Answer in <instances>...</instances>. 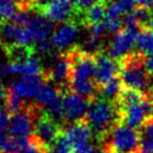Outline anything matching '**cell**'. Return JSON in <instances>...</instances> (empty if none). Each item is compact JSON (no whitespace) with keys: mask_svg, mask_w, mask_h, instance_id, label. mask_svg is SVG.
<instances>
[{"mask_svg":"<svg viewBox=\"0 0 153 153\" xmlns=\"http://www.w3.org/2000/svg\"><path fill=\"white\" fill-rule=\"evenodd\" d=\"M67 53L71 61L70 90L94 100L99 96V87L96 83V55L85 52L78 45Z\"/></svg>","mask_w":153,"mask_h":153,"instance_id":"obj_1","label":"cell"},{"mask_svg":"<svg viewBox=\"0 0 153 153\" xmlns=\"http://www.w3.org/2000/svg\"><path fill=\"white\" fill-rule=\"evenodd\" d=\"M120 78L125 88H129L143 94L153 95V83L144 64V55L133 52L118 61Z\"/></svg>","mask_w":153,"mask_h":153,"instance_id":"obj_2","label":"cell"},{"mask_svg":"<svg viewBox=\"0 0 153 153\" xmlns=\"http://www.w3.org/2000/svg\"><path fill=\"white\" fill-rule=\"evenodd\" d=\"M86 120L90 125L95 137L101 142L120 122L118 108L115 102L98 96L90 101Z\"/></svg>","mask_w":153,"mask_h":153,"instance_id":"obj_3","label":"cell"},{"mask_svg":"<svg viewBox=\"0 0 153 153\" xmlns=\"http://www.w3.org/2000/svg\"><path fill=\"white\" fill-rule=\"evenodd\" d=\"M99 143L100 148L107 150L109 153H137L139 132L118 122Z\"/></svg>","mask_w":153,"mask_h":153,"instance_id":"obj_4","label":"cell"},{"mask_svg":"<svg viewBox=\"0 0 153 153\" xmlns=\"http://www.w3.org/2000/svg\"><path fill=\"white\" fill-rule=\"evenodd\" d=\"M42 113L36 102H28L23 110L10 116L8 134L17 140L32 137L36 120Z\"/></svg>","mask_w":153,"mask_h":153,"instance_id":"obj_5","label":"cell"},{"mask_svg":"<svg viewBox=\"0 0 153 153\" xmlns=\"http://www.w3.org/2000/svg\"><path fill=\"white\" fill-rule=\"evenodd\" d=\"M62 132L63 129L60 123L46 113L42 111L36 120L32 137L41 145L45 152L48 153L52 151L53 144Z\"/></svg>","mask_w":153,"mask_h":153,"instance_id":"obj_6","label":"cell"},{"mask_svg":"<svg viewBox=\"0 0 153 153\" xmlns=\"http://www.w3.org/2000/svg\"><path fill=\"white\" fill-rule=\"evenodd\" d=\"M90 100L78 95L72 90L67 91L63 95V122L71 125L76 122L86 118Z\"/></svg>","mask_w":153,"mask_h":153,"instance_id":"obj_7","label":"cell"},{"mask_svg":"<svg viewBox=\"0 0 153 153\" xmlns=\"http://www.w3.org/2000/svg\"><path fill=\"white\" fill-rule=\"evenodd\" d=\"M140 30L141 29L123 27L120 32L114 35L111 42L108 45L107 53L117 61L133 53V48L136 44V38Z\"/></svg>","mask_w":153,"mask_h":153,"instance_id":"obj_8","label":"cell"},{"mask_svg":"<svg viewBox=\"0 0 153 153\" xmlns=\"http://www.w3.org/2000/svg\"><path fill=\"white\" fill-rule=\"evenodd\" d=\"M80 33V23L70 20L57 25L51 37L54 48L60 53H67L76 46V41Z\"/></svg>","mask_w":153,"mask_h":153,"instance_id":"obj_9","label":"cell"},{"mask_svg":"<svg viewBox=\"0 0 153 153\" xmlns=\"http://www.w3.org/2000/svg\"><path fill=\"white\" fill-rule=\"evenodd\" d=\"M50 22L65 23L74 20V17L79 16L76 8L74 0H50L42 9L37 10Z\"/></svg>","mask_w":153,"mask_h":153,"instance_id":"obj_10","label":"cell"},{"mask_svg":"<svg viewBox=\"0 0 153 153\" xmlns=\"http://www.w3.org/2000/svg\"><path fill=\"white\" fill-rule=\"evenodd\" d=\"M0 45L2 48L13 45L34 48V41L26 27L19 26L13 22H6L0 29Z\"/></svg>","mask_w":153,"mask_h":153,"instance_id":"obj_11","label":"cell"},{"mask_svg":"<svg viewBox=\"0 0 153 153\" xmlns=\"http://www.w3.org/2000/svg\"><path fill=\"white\" fill-rule=\"evenodd\" d=\"M45 78L56 85L65 94L70 90V79H71V61L68 53H60L52 68L46 71Z\"/></svg>","mask_w":153,"mask_h":153,"instance_id":"obj_12","label":"cell"},{"mask_svg":"<svg viewBox=\"0 0 153 153\" xmlns=\"http://www.w3.org/2000/svg\"><path fill=\"white\" fill-rule=\"evenodd\" d=\"M64 133L71 143L74 153L81 152L85 149L91 146V140L95 136L86 118L69 125L67 128H64Z\"/></svg>","mask_w":153,"mask_h":153,"instance_id":"obj_13","label":"cell"},{"mask_svg":"<svg viewBox=\"0 0 153 153\" xmlns=\"http://www.w3.org/2000/svg\"><path fill=\"white\" fill-rule=\"evenodd\" d=\"M120 62L105 51L96 54V83L100 88L107 82L120 76Z\"/></svg>","mask_w":153,"mask_h":153,"instance_id":"obj_14","label":"cell"},{"mask_svg":"<svg viewBox=\"0 0 153 153\" xmlns=\"http://www.w3.org/2000/svg\"><path fill=\"white\" fill-rule=\"evenodd\" d=\"M24 27L28 29L29 34L32 35V38L34 41V44L44 41V39H50V36L53 35V32H54L52 22L45 18L36 9H32L28 23Z\"/></svg>","mask_w":153,"mask_h":153,"instance_id":"obj_15","label":"cell"},{"mask_svg":"<svg viewBox=\"0 0 153 153\" xmlns=\"http://www.w3.org/2000/svg\"><path fill=\"white\" fill-rule=\"evenodd\" d=\"M44 78L20 76L17 80L11 83L9 88L24 100H32L34 98H37L41 87L43 85Z\"/></svg>","mask_w":153,"mask_h":153,"instance_id":"obj_16","label":"cell"},{"mask_svg":"<svg viewBox=\"0 0 153 153\" xmlns=\"http://www.w3.org/2000/svg\"><path fill=\"white\" fill-rule=\"evenodd\" d=\"M107 8H108V2L106 0H102L100 2H97L94 6H91L81 15L82 25L86 27L91 25L104 23L106 16H107Z\"/></svg>","mask_w":153,"mask_h":153,"instance_id":"obj_17","label":"cell"},{"mask_svg":"<svg viewBox=\"0 0 153 153\" xmlns=\"http://www.w3.org/2000/svg\"><path fill=\"white\" fill-rule=\"evenodd\" d=\"M139 152L153 153V115L139 128Z\"/></svg>","mask_w":153,"mask_h":153,"instance_id":"obj_18","label":"cell"},{"mask_svg":"<svg viewBox=\"0 0 153 153\" xmlns=\"http://www.w3.org/2000/svg\"><path fill=\"white\" fill-rule=\"evenodd\" d=\"M136 52L144 56L153 55V30L149 27H143L139 32L136 38Z\"/></svg>","mask_w":153,"mask_h":153,"instance_id":"obj_19","label":"cell"},{"mask_svg":"<svg viewBox=\"0 0 153 153\" xmlns=\"http://www.w3.org/2000/svg\"><path fill=\"white\" fill-rule=\"evenodd\" d=\"M123 88H124V86L120 81V78L117 76V78H115L111 81L107 82L106 85H104V86H101L99 88V96L116 104V101L118 99Z\"/></svg>","mask_w":153,"mask_h":153,"instance_id":"obj_20","label":"cell"},{"mask_svg":"<svg viewBox=\"0 0 153 153\" xmlns=\"http://www.w3.org/2000/svg\"><path fill=\"white\" fill-rule=\"evenodd\" d=\"M46 74V71L44 70L43 64L41 60L35 55L27 59L23 63V70H22V76H37V78H44Z\"/></svg>","mask_w":153,"mask_h":153,"instance_id":"obj_21","label":"cell"},{"mask_svg":"<svg viewBox=\"0 0 153 153\" xmlns=\"http://www.w3.org/2000/svg\"><path fill=\"white\" fill-rule=\"evenodd\" d=\"M26 105L27 104H26V101L23 98H20L10 88H8L7 97H6L5 108L10 115H14L16 113H18V111H20V110H23L26 107Z\"/></svg>","mask_w":153,"mask_h":153,"instance_id":"obj_22","label":"cell"},{"mask_svg":"<svg viewBox=\"0 0 153 153\" xmlns=\"http://www.w3.org/2000/svg\"><path fill=\"white\" fill-rule=\"evenodd\" d=\"M19 10L20 8L16 0H0V19L2 23L10 22Z\"/></svg>","mask_w":153,"mask_h":153,"instance_id":"obj_23","label":"cell"},{"mask_svg":"<svg viewBox=\"0 0 153 153\" xmlns=\"http://www.w3.org/2000/svg\"><path fill=\"white\" fill-rule=\"evenodd\" d=\"M52 150L57 153H74V150L72 148L71 143L69 142L67 135L64 133V129H63L62 133L59 135L56 141L54 142Z\"/></svg>","mask_w":153,"mask_h":153,"instance_id":"obj_24","label":"cell"},{"mask_svg":"<svg viewBox=\"0 0 153 153\" xmlns=\"http://www.w3.org/2000/svg\"><path fill=\"white\" fill-rule=\"evenodd\" d=\"M104 25H105L108 33L116 34L123 28V18H115V17L106 16L105 20H104Z\"/></svg>","mask_w":153,"mask_h":153,"instance_id":"obj_25","label":"cell"},{"mask_svg":"<svg viewBox=\"0 0 153 153\" xmlns=\"http://www.w3.org/2000/svg\"><path fill=\"white\" fill-rule=\"evenodd\" d=\"M53 48H54V46H53L51 38L50 39H44V41H41L38 43L34 44V53L39 54V55L50 54V52L52 51Z\"/></svg>","mask_w":153,"mask_h":153,"instance_id":"obj_26","label":"cell"},{"mask_svg":"<svg viewBox=\"0 0 153 153\" xmlns=\"http://www.w3.org/2000/svg\"><path fill=\"white\" fill-rule=\"evenodd\" d=\"M87 28H88V32H89V36H92V37L104 41L105 34H106V32H107V29H106L104 23L91 25V26H88Z\"/></svg>","mask_w":153,"mask_h":153,"instance_id":"obj_27","label":"cell"},{"mask_svg":"<svg viewBox=\"0 0 153 153\" xmlns=\"http://www.w3.org/2000/svg\"><path fill=\"white\" fill-rule=\"evenodd\" d=\"M11 115L7 111L5 107H0V134H6L8 132Z\"/></svg>","mask_w":153,"mask_h":153,"instance_id":"obj_28","label":"cell"},{"mask_svg":"<svg viewBox=\"0 0 153 153\" xmlns=\"http://www.w3.org/2000/svg\"><path fill=\"white\" fill-rule=\"evenodd\" d=\"M100 1H102V0H74L78 15L79 16L82 15L88 8H90L91 6H94L97 2H100Z\"/></svg>","mask_w":153,"mask_h":153,"instance_id":"obj_29","label":"cell"},{"mask_svg":"<svg viewBox=\"0 0 153 153\" xmlns=\"http://www.w3.org/2000/svg\"><path fill=\"white\" fill-rule=\"evenodd\" d=\"M7 90L5 88L4 81H2V78L0 76V107H5L6 104V97H7Z\"/></svg>","mask_w":153,"mask_h":153,"instance_id":"obj_30","label":"cell"},{"mask_svg":"<svg viewBox=\"0 0 153 153\" xmlns=\"http://www.w3.org/2000/svg\"><path fill=\"white\" fill-rule=\"evenodd\" d=\"M144 64L146 68V71L151 78H153V55L144 56Z\"/></svg>","mask_w":153,"mask_h":153,"instance_id":"obj_31","label":"cell"},{"mask_svg":"<svg viewBox=\"0 0 153 153\" xmlns=\"http://www.w3.org/2000/svg\"><path fill=\"white\" fill-rule=\"evenodd\" d=\"M36 0H23L22 4L19 5L20 10H29L34 9V6H35Z\"/></svg>","mask_w":153,"mask_h":153,"instance_id":"obj_32","label":"cell"},{"mask_svg":"<svg viewBox=\"0 0 153 153\" xmlns=\"http://www.w3.org/2000/svg\"><path fill=\"white\" fill-rule=\"evenodd\" d=\"M136 4L139 7H145V8H151L153 4V0H136Z\"/></svg>","mask_w":153,"mask_h":153,"instance_id":"obj_33","label":"cell"},{"mask_svg":"<svg viewBox=\"0 0 153 153\" xmlns=\"http://www.w3.org/2000/svg\"><path fill=\"white\" fill-rule=\"evenodd\" d=\"M146 27H149V28H151L153 30V11H152V15H151V18H150V20H149L148 23V26Z\"/></svg>","mask_w":153,"mask_h":153,"instance_id":"obj_34","label":"cell"},{"mask_svg":"<svg viewBox=\"0 0 153 153\" xmlns=\"http://www.w3.org/2000/svg\"><path fill=\"white\" fill-rule=\"evenodd\" d=\"M96 153H109L107 150H105V149H102V148H99V150H97L96 151Z\"/></svg>","mask_w":153,"mask_h":153,"instance_id":"obj_35","label":"cell"},{"mask_svg":"<svg viewBox=\"0 0 153 153\" xmlns=\"http://www.w3.org/2000/svg\"><path fill=\"white\" fill-rule=\"evenodd\" d=\"M16 1H17V2H18V5H20V4H22V1H23V0H16Z\"/></svg>","mask_w":153,"mask_h":153,"instance_id":"obj_36","label":"cell"},{"mask_svg":"<svg viewBox=\"0 0 153 153\" xmlns=\"http://www.w3.org/2000/svg\"><path fill=\"white\" fill-rule=\"evenodd\" d=\"M2 24H4V23H2V22H1V19H0V29H1V26H2Z\"/></svg>","mask_w":153,"mask_h":153,"instance_id":"obj_37","label":"cell"},{"mask_svg":"<svg viewBox=\"0 0 153 153\" xmlns=\"http://www.w3.org/2000/svg\"><path fill=\"white\" fill-rule=\"evenodd\" d=\"M48 153H57V152H55V151H53V150H52V151H50Z\"/></svg>","mask_w":153,"mask_h":153,"instance_id":"obj_38","label":"cell"},{"mask_svg":"<svg viewBox=\"0 0 153 153\" xmlns=\"http://www.w3.org/2000/svg\"><path fill=\"white\" fill-rule=\"evenodd\" d=\"M151 10L153 11V4H152V6H151Z\"/></svg>","mask_w":153,"mask_h":153,"instance_id":"obj_39","label":"cell"}]
</instances>
